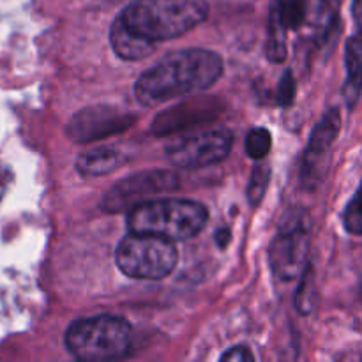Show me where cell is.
I'll return each instance as SVG.
<instances>
[{
  "label": "cell",
  "instance_id": "1",
  "mask_svg": "<svg viewBox=\"0 0 362 362\" xmlns=\"http://www.w3.org/2000/svg\"><path fill=\"white\" fill-rule=\"evenodd\" d=\"M223 74V59L202 48L179 49L163 57L134 83V95L145 106H158L211 88Z\"/></svg>",
  "mask_w": 362,
  "mask_h": 362
},
{
  "label": "cell",
  "instance_id": "2",
  "mask_svg": "<svg viewBox=\"0 0 362 362\" xmlns=\"http://www.w3.org/2000/svg\"><path fill=\"white\" fill-rule=\"evenodd\" d=\"M207 14V0H133L119 20L134 34L161 42L193 30Z\"/></svg>",
  "mask_w": 362,
  "mask_h": 362
},
{
  "label": "cell",
  "instance_id": "3",
  "mask_svg": "<svg viewBox=\"0 0 362 362\" xmlns=\"http://www.w3.org/2000/svg\"><path fill=\"white\" fill-rule=\"evenodd\" d=\"M207 209L186 198H158L127 212L131 233H147L168 240H187L205 228Z\"/></svg>",
  "mask_w": 362,
  "mask_h": 362
},
{
  "label": "cell",
  "instance_id": "4",
  "mask_svg": "<svg viewBox=\"0 0 362 362\" xmlns=\"http://www.w3.org/2000/svg\"><path fill=\"white\" fill-rule=\"evenodd\" d=\"M133 329L129 322L112 315H99L73 322L66 332L71 356L87 362L122 359L129 354Z\"/></svg>",
  "mask_w": 362,
  "mask_h": 362
},
{
  "label": "cell",
  "instance_id": "5",
  "mask_svg": "<svg viewBox=\"0 0 362 362\" xmlns=\"http://www.w3.org/2000/svg\"><path fill=\"white\" fill-rule=\"evenodd\" d=\"M120 271L133 279H163L175 269L179 253L173 240L147 233L124 237L115 251Z\"/></svg>",
  "mask_w": 362,
  "mask_h": 362
},
{
  "label": "cell",
  "instance_id": "6",
  "mask_svg": "<svg viewBox=\"0 0 362 362\" xmlns=\"http://www.w3.org/2000/svg\"><path fill=\"white\" fill-rule=\"evenodd\" d=\"M179 186V175L172 170H147V172L133 173L106 191L101 200V209L110 214L129 212L136 205L154 200L158 194L168 193Z\"/></svg>",
  "mask_w": 362,
  "mask_h": 362
},
{
  "label": "cell",
  "instance_id": "7",
  "mask_svg": "<svg viewBox=\"0 0 362 362\" xmlns=\"http://www.w3.org/2000/svg\"><path fill=\"white\" fill-rule=\"evenodd\" d=\"M232 145L233 134L228 129H209L173 140L166 147V156L180 168H202L223 161Z\"/></svg>",
  "mask_w": 362,
  "mask_h": 362
},
{
  "label": "cell",
  "instance_id": "8",
  "mask_svg": "<svg viewBox=\"0 0 362 362\" xmlns=\"http://www.w3.org/2000/svg\"><path fill=\"white\" fill-rule=\"evenodd\" d=\"M308 255H310V232L306 223H288L272 240L269 250V264L279 281H292L306 271Z\"/></svg>",
  "mask_w": 362,
  "mask_h": 362
},
{
  "label": "cell",
  "instance_id": "9",
  "mask_svg": "<svg viewBox=\"0 0 362 362\" xmlns=\"http://www.w3.org/2000/svg\"><path fill=\"white\" fill-rule=\"evenodd\" d=\"M136 122V115L120 112L113 106L83 108L67 124V136L76 144H90L101 138L119 134Z\"/></svg>",
  "mask_w": 362,
  "mask_h": 362
},
{
  "label": "cell",
  "instance_id": "10",
  "mask_svg": "<svg viewBox=\"0 0 362 362\" xmlns=\"http://www.w3.org/2000/svg\"><path fill=\"white\" fill-rule=\"evenodd\" d=\"M339 133V112L336 108L329 110L320 122L315 126L310 136L306 152H304L303 168H300V180L306 189L313 191L320 184L325 173L329 152Z\"/></svg>",
  "mask_w": 362,
  "mask_h": 362
},
{
  "label": "cell",
  "instance_id": "11",
  "mask_svg": "<svg viewBox=\"0 0 362 362\" xmlns=\"http://www.w3.org/2000/svg\"><path fill=\"white\" fill-rule=\"evenodd\" d=\"M221 110V106L214 99H189L182 105H177L170 112H163L156 119L152 131L156 133H175V131L184 129V127L194 126L204 120L216 117Z\"/></svg>",
  "mask_w": 362,
  "mask_h": 362
},
{
  "label": "cell",
  "instance_id": "12",
  "mask_svg": "<svg viewBox=\"0 0 362 362\" xmlns=\"http://www.w3.org/2000/svg\"><path fill=\"white\" fill-rule=\"evenodd\" d=\"M336 21V9L331 0H304V13L299 32L304 39L322 42Z\"/></svg>",
  "mask_w": 362,
  "mask_h": 362
},
{
  "label": "cell",
  "instance_id": "13",
  "mask_svg": "<svg viewBox=\"0 0 362 362\" xmlns=\"http://www.w3.org/2000/svg\"><path fill=\"white\" fill-rule=\"evenodd\" d=\"M110 45H112L113 52H115L120 59L141 60L154 52L158 42L134 34L133 30H129V28L117 18V20L113 21L112 28H110Z\"/></svg>",
  "mask_w": 362,
  "mask_h": 362
},
{
  "label": "cell",
  "instance_id": "14",
  "mask_svg": "<svg viewBox=\"0 0 362 362\" xmlns=\"http://www.w3.org/2000/svg\"><path fill=\"white\" fill-rule=\"evenodd\" d=\"M126 156L113 147H99L94 151L83 152L76 159V170L83 177L108 175L119 168Z\"/></svg>",
  "mask_w": 362,
  "mask_h": 362
},
{
  "label": "cell",
  "instance_id": "15",
  "mask_svg": "<svg viewBox=\"0 0 362 362\" xmlns=\"http://www.w3.org/2000/svg\"><path fill=\"white\" fill-rule=\"evenodd\" d=\"M346 83L345 92L346 105L354 108L362 90V30L349 39L345 52Z\"/></svg>",
  "mask_w": 362,
  "mask_h": 362
},
{
  "label": "cell",
  "instance_id": "16",
  "mask_svg": "<svg viewBox=\"0 0 362 362\" xmlns=\"http://www.w3.org/2000/svg\"><path fill=\"white\" fill-rule=\"evenodd\" d=\"M315 297H317V288H315L313 272L310 267L303 272V279L299 283V288L296 293V308L300 315H310L315 308Z\"/></svg>",
  "mask_w": 362,
  "mask_h": 362
},
{
  "label": "cell",
  "instance_id": "17",
  "mask_svg": "<svg viewBox=\"0 0 362 362\" xmlns=\"http://www.w3.org/2000/svg\"><path fill=\"white\" fill-rule=\"evenodd\" d=\"M271 133L265 127H255V129L250 131V134L246 138V152L255 161L264 159L269 154V151H271Z\"/></svg>",
  "mask_w": 362,
  "mask_h": 362
},
{
  "label": "cell",
  "instance_id": "18",
  "mask_svg": "<svg viewBox=\"0 0 362 362\" xmlns=\"http://www.w3.org/2000/svg\"><path fill=\"white\" fill-rule=\"evenodd\" d=\"M343 225L352 235H362V184L343 214Z\"/></svg>",
  "mask_w": 362,
  "mask_h": 362
},
{
  "label": "cell",
  "instance_id": "19",
  "mask_svg": "<svg viewBox=\"0 0 362 362\" xmlns=\"http://www.w3.org/2000/svg\"><path fill=\"white\" fill-rule=\"evenodd\" d=\"M269 168L267 166H257L251 173L250 186H247V202H250L253 207H257L258 204L264 198L265 189H267L269 184Z\"/></svg>",
  "mask_w": 362,
  "mask_h": 362
},
{
  "label": "cell",
  "instance_id": "20",
  "mask_svg": "<svg viewBox=\"0 0 362 362\" xmlns=\"http://www.w3.org/2000/svg\"><path fill=\"white\" fill-rule=\"evenodd\" d=\"M276 98H278V105L281 106V108L292 106L293 99H296V80H293L292 71L290 69H286L285 73H283L281 81H279L278 85V94H276Z\"/></svg>",
  "mask_w": 362,
  "mask_h": 362
},
{
  "label": "cell",
  "instance_id": "21",
  "mask_svg": "<svg viewBox=\"0 0 362 362\" xmlns=\"http://www.w3.org/2000/svg\"><path fill=\"white\" fill-rule=\"evenodd\" d=\"M253 359V354H251L246 346H233L232 350H228V352L221 356V361L226 362H250Z\"/></svg>",
  "mask_w": 362,
  "mask_h": 362
},
{
  "label": "cell",
  "instance_id": "22",
  "mask_svg": "<svg viewBox=\"0 0 362 362\" xmlns=\"http://www.w3.org/2000/svg\"><path fill=\"white\" fill-rule=\"evenodd\" d=\"M352 14H354V20H356L357 25L362 28V0H354Z\"/></svg>",
  "mask_w": 362,
  "mask_h": 362
},
{
  "label": "cell",
  "instance_id": "23",
  "mask_svg": "<svg viewBox=\"0 0 362 362\" xmlns=\"http://www.w3.org/2000/svg\"><path fill=\"white\" fill-rule=\"evenodd\" d=\"M230 240V230H219L218 232V243L219 246L225 247Z\"/></svg>",
  "mask_w": 362,
  "mask_h": 362
},
{
  "label": "cell",
  "instance_id": "24",
  "mask_svg": "<svg viewBox=\"0 0 362 362\" xmlns=\"http://www.w3.org/2000/svg\"><path fill=\"white\" fill-rule=\"evenodd\" d=\"M359 296H361V300H362V278H361V281H359Z\"/></svg>",
  "mask_w": 362,
  "mask_h": 362
}]
</instances>
